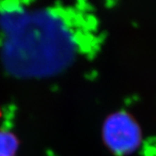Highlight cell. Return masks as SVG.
<instances>
[{"instance_id": "6da1fadb", "label": "cell", "mask_w": 156, "mask_h": 156, "mask_svg": "<svg viewBox=\"0 0 156 156\" xmlns=\"http://www.w3.org/2000/svg\"><path fill=\"white\" fill-rule=\"evenodd\" d=\"M17 142L10 133L0 130V156H14Z\"/></svg>"}]
</instances>
